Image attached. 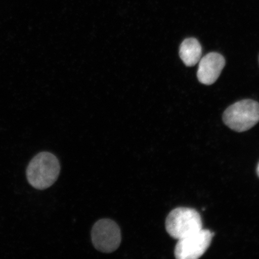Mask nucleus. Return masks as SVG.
<instances>
[{"label":"nucleus","mask_w":259,"mask_h":259,"mask_svg":"<svg viewBox=\"0 0 259 259\" xmlns=\"http://www.w3.org/2000/svg\"><path fill=\"white\" fill-rule=\"evenodd\" d=\"M213 236L209 230L201 229L178 239L175 256L177 259H197L208 250Z\"/></svg>","instance_id":"nucleus-4"},{"label":"nucleus","mask_w":259,"mask_h":259,"mask_svg":"<svg viewBox=\"0 0 259 259\" xmlns=\"http://www.w3.org/2000/svg\"><path fill=\"white\" fill-rule=\"evenodd\" d=\"M202 49L199 41L195 38L184 40L180 47V57L187 67H193L201 59Z\"/></svg>","instance_id":"nucleus-7"},{"label":"nucleus","mask_w":259,"mask_h":259,"mask_svg":"<svg viewBox=\"0 0 259 259\" xmlns=\"http://www.w3.org/2000/svg\"><path fill=\"white\" fill-rule=\"evenodd\" d=\"M60 172V164L56 155L48 152H42L31 160L26 176L32 187L42 190L53 186Z\"/></svg>","instance_id":"nucleus-1"},{"label":"nucleus","mask_w":259,"mask_h":259,"mask_svg":"<svg viewBox=\"0 0 259 259\" xmlns=\"http://www.w3.org/2000/svg\"><path fill=\"white\" fill-rule=\"evenodd\" d=\"M257 176L259 177V163H258L257 167Z\"/></svg>","instance_id":"nucleus-8"},{"label":"nucleus","mask_w":259,"mask_h":259,"mask_svg":"<svg viewBox=\"0 0 259 259\" xmlns=\"http://www.w3.org/2000/svg\"><path fill=\"white\" fill-rule=\"evenodd\" d=\"M199 63L197 78L200 83L207 85L216 82L226 64L224 57L217 53L206 55Z\"/></svg>","instance_id":"nucleus-6"},{"label":"nucleus","mask_w":259,"mask_h":259,"mask_svg":"<svg viewBox=\"0 0 259 259\" xmlns=\"http://www.w3.org/2000/svg\"><path fill=\"white\" fill-rule=\"evenodd\" d=\"M92 238L97 250L109 253L115 251L120 245V229L112 220H100L93 226Z\"/></svg>","instance_id":"nucleus-5"},{"label":"nucleus","mask_w":259,"mask_h":259,"mask_svg":"<svg viewBox=\"0 0 259 259\" xmlns=\"http://www.w3.org/2000/svg\"><path fill=\"white\" fill-rule=\"evenodd\" d=\"M166 229L171 237L178 240L202 229L201 217L192 208L175 209L167 216Z\"/></svg>","instance_id":"nucleus-3"},{"label":"nucleus","mask_w":259,"mask_h":259,"mask_svg":"<svg viewBox=\"0 0 259 259\" xmlns=\"http://www.w3.org/2000/svg\"><path fill=\"white\" fill-rule=\"evenodd\" d=\"M223 119L233 131H247L259 122V103L250 99L236 102L226 110Z\"/></svg>","instance_id":"nucleus-2"}]
</instances>
